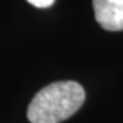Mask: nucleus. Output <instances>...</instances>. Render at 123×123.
I'll return each instance as SVG.
<instances>
[{"label": "nucleus", "instance_id": "1", "mask_svg": "<svg viewBox=\"0 0 123 123\" xmlns=\"http://www.w3.org/2000/svg\"><path fill=\"white\" fill-rule=\"evenodd\" d=\"M85 101L84 88L74 81H60L41 89L27 108L31 123H60L81 108Z\"/></svg>", "mask_w": 123, "mask_h": 123}, {"label": "nucleus", "instance_id": "2", "mask_svg": "<svg viewBox=\"0 0 123 123\" xmlns=\"http://www.w3.org/2000/svg\"><path fill=\"white\" fill-rule=\"evenodd\" d=\"M96 21L110 31L123 30V0H93Z\"/></svg>", "mask_w": 123, "mask_h": 123}, {"label": "nucleus", "instance_id": "3", "mask_svg": "<svg viewBox=\"0 0 123 123\" xmlns=\"http://www.w3.org/2000/svg\"><path fill=\"white\" fill-rule=\"evenodd\" d=\"M26 1L37 8H48L55 3V0H26Z\"/></svg>", "mask_w": 123, "mask_h": 123}]
</instances>
